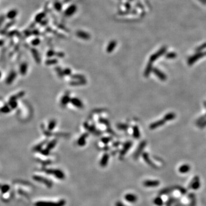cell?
<instances>
[{"instance_id": "15", "label": "cell", "mask_w": 206, "mask_h": 206, "mask_svg": "<svg viewBox=\"0 0 206 206\" xmlns=\"http://www.w3.org/2000/svg\"><path fill=\"white\" fill-rule=\"evenodd\" d=\"M109 158V156L108 154H105L104 155H103V156L102 157L101 159V161H100V166L102 167H106L108 163Z\"/></svg>"}, {"instance_id": "35", "label": "cell", "mask_w": 206, "mask_h": 206, "mask_svg": "<svg viewBox=\"0 0 206 206\" xmlns=\"http://www.w3.org/2000/svg\"><path fill=\"white\" fill-rule=\"evenodd\" d=\"M117 127L119 129H120V130L125 131L127 129H128L129 125L125 124H118L117 125Z\"/></svg>"}, {"instance_id": "52", "label": "cell", "mask_w": 206, "mask_h": 206, "mask_svg": "<svg viewBox=\"0 0 206 206\" xmlns=\"http://www.w3.org/2000/svg\"><path fill=\"white\" fill-rule=\"evenodd\" d=\"M116 206H126L125 204H124L123 203H121V202H117L115 204Z\"/></svg>"}, {"instance_id": "19", "label": "cell", "mask_w": 206, "mask_h": 206, "mask_svg": "<svg viewBox=\"0 0 206 206\" xmlns=\"http://www.w3.org/2000/svg\"><path fill=\"white\" fill-rule=\"evenodd\" d=\"M152 71H153L152 64L151 62L150 61V63L148 64L147 67H146L144 71V75L145 77H148V76L150 75V73Z\"/></svg>"}, {"instance_id": "9", "label": "cell", "mask_w": 206, "mask_h": 206, "mask_svg": "<svg viewBox=\"0 0 206 206\" xmlns=\"http://www.w3.org/2000/svg\"><path fill=\"white\" fill-rule=\"evenodd\" d=\"M160 184V182L158 180H148L144 181L143 185L147 187H157Z\"/></svg>"}, {"instance_id": "7", "label": "cell", "mask_w": 206, "mask_h": 206, "mask_svg": "<svg viewBox=\"0 0 206 206\" xmlns=\"http://www.w3.org/2000/svg\"><path fill=\"white\" fill-rule=\"evenodd\" d=\"M200 187V183L199 181V178L198 176H196L193 179L192 181L191 182V184L190 185V188L193 190H198Z\"/></svg>"}, {"instance_id": "37", "label": "cell", "mask_w": 206, "mask_h": 206, "mask_svg": "<svg viewBox=\"0 0 206 206\" xmlns=\"http://www.w3.org/2000/svg\"><path fill=\"white\" fill-rule=\"evenodd\" d=\"M10 111V107L9 105H5L4 107H2L1 109V112L2 113H8V112Z\"/></svg>"}, {"instance_id": "48", "label": "cell", "mask_w": 206, "mask_h": 206, "mask_svg": "<svg viewBox=\"0 0 206 206\" xmlns=\"http://www.w3.org/2000/svg\"><path fill=\"white\" fill-rule=\"evenodd\" d=\"M198 126H199V127H200V128H203L205 127L206 126V120H204V121L201 122V123H199Z\"/></svg>"}, {"instance_id": "33", "label": "cell", "mask_w": 206, "mask_h": 206, "mask_svg": "<svg viewBox=\"0 0 206 206\" xmlns=\"http://www.w3.org/2000/svg\"><path fill=\"white\" fill-rule=\"evenodd\" d=\"M24 95H25V92H21L20 93H17V95L13 96V97H12L10 98V100H14V101H16L17 99H20V98L22 97Z\"/></svg>"}, {"instance_id": "46", "label": "cell", "mask_w": 206, "mask_h": 206, "mask_svg": "<svg viewBox=\"0 0 206 206\" xmlns=\"http://www.w3.org/2000/svg\"><path fill=\"white\" fill-rule=\"evenodd\" d=\"M44 144H45V142L42 143H40V144H39L38 145H37L36 147H35L34 150H35V151H40L41 148H42V147L43 145H44Z\"/></svg>"}, {"instance_id": "51", "label": "cell", "mask_w": 206, "mask_h": 206, "mask_svg": "<svg viewBox=\"0 0 206 206\" xmlns=\"http://www.w3.org/2000/svg\"><path fill=\"white\" fill-rule=\"evenodd\" d=\"M55 53H56L51 50V51H49L47 53V55L48 57H52L53 56H54V55H55Z\"/></svg>"}, {"instance_id": "4", "label": "cell", "mask_w": 206, "mask_h": 206, "mask_svg": "<svg viewBox=\"0 0 206 206\" xmlns=\"http://www.w3.org/2000/svg\"><path fill=\"white\" fill-rule=\"evenodd\" d=\"M33 179H34L35 181L40 182V183H41L42 184H45V185L47 186L48 188L52 187V186L53 185L52 181L49 180H48V179H47V178H45L42 176L36 175V176H33Z\"/></svg>"}, {"instance_id": "13", "label": "cell", "mask_w": 206, "mask_h": 206, "mask_svg": "<svg viewBox=\"0 0 206 206\" xmlns=\"http://www.w3.org/2000/svg\"><path fill=\"white\" fill-rule=\"evenodd\" d=\"M125 199L128 202L134 203H136L138 200V197L135 194L133 193H127L125 195Z\"/></svg>"}, {"instance_id": "10", "label": "cell", "mask_w": 206, "mask_h": 206, "mask_svg": "<svg viewBox=\"0 0 206 206\" xmlns=\"http://www.w3.org/2000/svg\"><path fill=\"white\" fill-rule=\"evenodd\" d=\"M132 142L131 141H129V142H127L125 143L123 149L121 150L120 152L121 156H124L127 154V152L130 149L131 147H132Z\"/></svg>"}, {"instance_id": "22", "label": "cell", "mask_w": 206, "mask_h": 206, "mask_svg": "<svg viewBox=\"0 0 206 206\" xmlns=\"http://www.w3.org/2000/svg\"><path fill=\"white\" fill-rule=\"evenodd\" d=\"M133 136L136 139H139L140 137L139 129L137 125H135L133 127Z\"/></svg>"}, {"instance_id": "56", "label": "cell", "mask_w": 206, "mask_h": 206, "mask_svg": "<svg viewBox=\"0 0 206 206\" xmlns=\"http://www.w3.org/2000/svg\"><path fill=\"white\" fill-rule=\"evenodd\" d=\"M1 72H0V78H1Z\"/></svg>"}, {"instance_id": "1", "label": "cell", "mask_w": 206, "mask_h": 206, "mask_svg": "<svg viewBox=\"0 0 206 206\" xmlns=\"http://www.w3.org/2000/svg\"><path fill=\"white\" fill-rule=\"evenodd\" d=\"M66 204V201L62 199L57 202H45V201H39L35 203V206H64Z\"/></svg>"}, {"instance_id": "6", "label": "cell", "mask_w": 206, "mask_h": 206, "mask_svg": "<svg viewBox=\"0 0 206 206\" xmlns=\"http://www.w3.org/2000/svg\"><path fill=\"white\" fill-rule=\"evenodd\" d=\"M146 144H147V143H146L145 141H143V142H142V143L140 144L138 148V149L136 151L135 154H134V158H135V159H138V158L139 157V156L142 153L144 148H145Z\"/></svg>"}, {"instance_id": "17", "label": "cell", "mask_w": 206, "mask_h": 206, "mask_svg": "<svg viewBox=\"0 0 206 206\" xmlns=\"http://www.w3.org/2000/svg\"><path fill=\"white\" fill-rule=\"evenodd\" d=\"M88 135L87 133L83 134L81 136V137L78 139L77 144L79 146H84L86 144V139L88 137Z\"/></svg>"}, {"instance_id": "27", "label": "cell", "mask_w": 206, "mask_h": 206, "mask_svg": "<svg viewBox=\"0 0 206 206\" xmlns=\"http://www.w3.org/2000/svg\"><path fill=\"white\" fill-rule=\"evenodd\" d=\"M17 14V12L16 10H12L9 11L6 15L7 18L10 20H12L16 17Z\"/></svg>"}, {"instance_id": "18", "label": "cell", "mask_w": 206, "mask_h": 206, "mask_svg": "<svg viewBox=\"0 0 206 206\" xmlns=\"http://www.w3.org/2000/svg\"><path fill=\"white\" fill-rule=\"evenodd\" d=\"M190 166L188 164H183L179 167V171L181 174H186L190 171Z\"/></svg>"}, {"instance_id": "44", "label": "cell", "mask_w": 206, "mask_h": 206, "mask_svg": "<svg viewBox=\"0 0 206 206\" xmlns=\"http://www.w3.org/2000/svg\"><path fill=\"white\" fill-rule=\"evenodd\" d=\"M111 140H112V138H108V137H106V138H102L101 139V141H102V142L103 143L107 144V143H108Z\"/></svg>"}, {"instance_id": "11", "label": "cell", "mask_w": 206, "mask_h": 206, "mask_svg": "<svg viewBox=\"0 0 206 206\" xmlns=\"http://www.w3.org/2000/svg\"><path fill=\"white\" fill-rule=\"evenodd\" d=\"M143 157L144 160H145V162L147 163L150 166H151V167H152L154 169H157V166H156V165L153 163L151 160H150V157H149V155L147 154V153H143Z\"/></svg>"}, {"instance_id": "53", "label": "cell", "mask_w": 206, "mask_h": 206, "mask_svg": "<svg viewBox=\"0 0 206 206\" xmlns=\"http://www.w3.org/2000/svg\"><path fill=\"white\" fill-rule=\"evenodd\" d=\"M4 20H5V17L4 16L0 17V26L2 25V23H3V22L4 21Z\"/></svg>"}, {"instance_id": "25", "label": "cell", "mask_w": 206, "mask_h": 206, "mask_svg": "<svg viewBox=\"0 0 206 206\" xmlns=\"http://www.w3.org/2000/svg\"><path fill=\"white\" fill-rule=\"evenodd\" d=\"M116 46V42L115 41H112L109 44L107 48V51L108 53H111L113 51V49L115 48Z\"/></svg>"}, {"instance_id": "36", "label": "cell", "mask_w": 206, "mask_h": 206, "mask_svg": "<svg viewBox=\"0 0 206 206\" xmlns=\"http://www.w3.org/2000/svg\"><path fill=\"white\" fill-rule=\"evenodd\" d=\"M9 106L11 108L14 109L17 107V103L16 101H14V100H10V101L9 102Z\"/></svg>"}, {"instance_id": "30", "label": "cell", "mask_w": 206, "mask_h": 206, "mask_svg": "<svg viewBox=\"0 0 206 206\" xmlns=\"http://www.w3.org/2000/svg\"><path fill=\"white\" fill-rule=\"evenodd\" d=\"M32 53L33 55V57H34V59H35L37 63H39L40 62V59L39 57V53H38L37 51L35 49H32Z\"/></svg>"}, {"instance_id": "43", "label": "cell", "mask_w": 206, "mask_h": 206, "mask_svg": "<svg viewBox=\"0 0 206 206\" xmlns=\"http://www.w3.org/2000/svg\"><path fill=\"white\" fill-rule=\"evenodd\" d=\"M44 13H40L36 17V22H40V21L41 20V19L44 17Z\"/></svg>"}, {"instance_id": "5", "label": "cell", "mask_w": 206, "mask_h": 206, "mask_svg": "<svg viewBox=\"0 0 206 206\" xmlns=\"http://www.w3.org/2000/svg\"><path fill=\"white\" fill-rule=\"evenodd\" d=\"M166 50H167L166 47H163L162 48L160 49L159 51H157L156 53L152 54V56L150 57V61L151 62V63L155 61L159 57L162 56L163 54L165 53V52H166Z\"/></svg>"}, {"instance_id": "29", "label": "cell", "mask_w": 206, "mask_h": 206, "mask_svg": "<svg viewBox=\"0 0 206 206\" xmlns=\"http://www.w3.org/2000/svg\"><path fill=\"white\" fill-rule=\"evenodd\" d=\"M76 10V7L75 5H72L69 7L65 12V14L67 16H71L73 13H75Z\"/></svg>"}, {"instance_id": "31", "label": "cell", "mask_w": 206, "mask_h": 206, "mask_svg": "<svg viewBox=\"0 0 206 206\" xmlns=\"http://www.w3.org/2000/svg\"><path fill=\"white\" fill-rule=\"evenodd\" d=\"M56 144H57V140H53L52 141H51V142H49L48 144L47 149L49 151L52 150L53 148H54V147L56 146Z\"/></svg>"}, {"instance_id": "14", "label": "cell", "mask_w": 206, "mask_h": 206, "mask_svg": "<svg viewBox=\"0 0 206 206\" xmlns=\"http://www.w3.org/2000/svg\"><path fill=\"white\" fill-rule=\"evenodd\" d=\"M165 122H166V121H165L164 119L160 120H158L157 121L154 122V123H153L150 125V129H155L156 128L159 127H160V126H162L163 125H164Z\"/></svg>"}, {"instance_id": "21", "label": "cell", "mask_w": 206, "mask_h": 206, "mask_svg": "<svg viewBox=\"0 0 206 206\" xmlns=\"http://www.w3.org/2000/svg\"><path fill=\"white\" fill-rule=\"evenodd\" d=\"M76 35H77V36H78V37L84 40H88L90 38L89 34L84 32H82V31H78V32L76 33Z\"/></svg>"}, {"instance_id": "38", "label": "cell", "mask_w": 206, "mask_h": 206, "mask_svg": "<svg viewBox=\"0 0 206 206\" xmlns=\"http://www.w3.org/2000/svg\"><path fill=\"white\" fill-rule=\"evenodd\" d=\"M176 56H177L176 53L174 52L168 53H167L166 56L167 59H175L176 58Z\"/></svg>"}, {"instance_id": "3", "label": "cell", "mask_w": 206, "mask_h": 206, "mask_svg": "<svg viewBox=\"0 0 206 206\" xmlns=\"http://www.w3.org/2000/svg\"><path fill=\"white\" fill-rule=\"evenodd\" d=\"M205 56H206V52H198V53L195 54L194 56H191V57H190V58L188 59L187 63L189 65H192L195 63V62L198 61L199 59L200 58H202V57H204Z\"/></svg>"}, {"instance_id": "2", "label": "cell", "mask_w": 206, "mask_h": 206, "mask_svg": "<svg viewBox=\"0 0 206 206\" xmlns=\"http://www.w3.org/2000/svg\"><path fill=\"white\" fill-rule=\"evenodd\" d=\"M45 172H47L49 175H53L59 179H64V178H65V175L63 172L60 169H48L45 170Z\"/></svg>"}, {"instance_id": "28", "label": "cell", "mask_w": 206, "mask_h": 206, "mask_svg": "<svg viewBox=\"0 0 206 206\" xmlns=\"http://www.w3.org/2000/svg\"><path fill=\"white\" fill-rule=\"evenodd\" d=\"M28 70V64L24 63L21 64L20 66V73L22 75H25Z\"/></svg>"}, {"instance_id": "32", "label": "cell", "mask_w": 206, "mask_h": 206, "mask_svg": "<svg viewBox=\"0 0 206 206\" xmlns=\"http://www.w3.org/2000/svg\"><path fill=\"white\" fill-rule=\"evenodd\" d=\"M154 203L157 206H162L163 204V201L162 199L160 197H157L154 199Z\"/></svg>"}, {"instance_id": "12", "label": "cell", "mask_w": 206, "mask_h": 206, "mask_svg": "<svg viewBox=\"0 0 206 206\" xmlns=\"http://www.w3.org/2000/svg\"><path fill=\"white\" fill-rule=\"evenodd\" d=\"M71 104L74 106L78 108H83L84 107L83 103L81 101V100L77 98H72L71 99Z\"/></svg>"}, {"instance_id": "20", "label": "cell", "mask_w": 206, "mask_h": 206, "mask_svg": "<svg viewBox=\"0 0 206 206\" xmlns=\"http://www.w3.org/2000/svg\"><path fill=\"white\" fill-rule=\"evenodd\" d=\"M84 127H85V128L86 129H87V130H88L89 132H92V133L96 134V135H99V134H100L99 132L98 131H97V129H96L94 127L92 126V125L90 126V125H88V124L85 123V125H84Z\"/></svg>"}, {"instance_id": "40", "label": "cell", "mask_w": 206, "mask_h": 206, "mask_svg": "<svg viewBox=\"0 0 206 206\" xmlns=\"http://www.w3.org/2000/svg\"><path fill=\"white\" fill-rule=\"evenodd\" d=\"M57 60L56 59H52V60H48L45 62V64L48 65H54L57 63Z\"/></svg>"}, {"instance_id": "57", "label": "cell", "mask_w": 206, "mask_h": 206, "mask_svg": "<svg viewBox=\"0 0 206 206\" xmlns=\"http://www.w3.org/2000/svg\"><path fill=\"white\" fill-rule=\"evenodd\" d=\"M205 117H206V114H205Z\"/></svg>"}, {"instance_id": "49", "label": "cell", "mask_w": 206, "mask_h": 206, "mask_svg": "<svg viewBox=\"0 0 206 206\" xmlns=\"http://www.w3.org/2000/svg\"><path fill=\"white\" fill-rule=\"evenodd\" d=\"M63 72H64V75L68 76V75H71V69H69V68H66L65 69H64V71Z\"/></svg>"}, {"instance_id": "34", "label": "cell", "mask_w": 206, "mask_h": 206, "mask_svg": "<svg viewBox=\"0 0 206 206\" xmlns=\"http://www.w3.org/2000/svg\"><path fill=\"white\" fill-rule=\"evenodd\" d=\"M56 126V121L55 120H52L49 122V124L48 125L49 131H52Z\"/></svg>"}, {"instance_id": "39", "label": "cell", "mask_w": 206, "mask_h": 206, "mask_svg": "<svg viewBox=\"0 0 206 206\" xmlns=\"http://www.w3.org/2000/svg\"><path fill=\"white\" fill-rule=\"evenodd\" d=\"M71 77L76 80H84L85 77L81 75H73L71 76Z\"/></svg>"}, {"instance_id": "45", "label": "cell", "mask_w": 206, "mask_h": 206, "mask_svg": "<svg viewBox=\"0 0 206 206\" xmlns=\"http://www.w3.org/2000/svg\"><path fill=\"white\" fill-rule=\"evenodd\" d=\"M99 121L100 122V123H101L102 124H105V125H109V121L107 120H106V119H102V118H101V119H99Z\"/></svg>"}, {"instance_id": "16", "label": "cell", "mask_w": 206, "mask_h": 206, "mask_svg": "<svg viewBox=\"0 0 206 206\" xmlns=\"http://www.w3.org/2000/svg\"><path fill=\"white\" fill-rule=\"evenodd\" d=\"M16 75L17 74L16 73V72L14 71L11 72L9 74V76H8V77L6 78V83L8 84H10L12 83L13 81L15 80Z\"/></svg>"}, {"instance_id": "47", "label": "cell", "mask_w": 206, "mask_h": 206, "mask_svg": "<svg viewBox=\"0 0 206 206\" xmlns=\"http://www.w3.org/2000/svg\"><path fill=\"white\" fill-rule=\"evenodd\" d=\"M40 42V40L39 39H36L33 40L32 41V44L34 46H36V45H39Z\"/></svg>"}, {"instance_id": "8", "label": "cell", "mask_w": 206, "mask_h": 206, "mask_svg": "<svg viewBox=\"0 0 206 206\" xmlns=\"http://www.w3.org/2000/svg\"><path fill=\"white\" fill-rule=\"evenodd\" d=\"M153 72L154 73L156 76L159 78L160 80L165 81L167 80V76L162 72V71L159 70L157 68H153Z\"/></svg>"}, {"instance_id": "41", "label": "cell", "mask_w": 206, "mask_h": 206, "mask_svg": "<svg viewBox=\"0 0 206 206\" xmlns=\"http://www.w3.org/2000/svg\"><path fill=\"white\" fill-rule=\"evenodd\" d=\"M56 71H57V72L58 73V75H59V76H60V77H61V78L63 77V76H64V72L62 71L61 68H59V67H57V68H56Z\"/></svg>"}, {"instance_id": "55", "label": "cell", "mask_w": 206, "mask_h": 206, "mask_svg": "<svg viewBox=\"0 0 206 206\" xmlns=\"http://www.w3.org/2000/svg\"><path fill=\"white\" fill-rule=\"evenodd\" d=\"M2 185H1V184H0V190H1V187H2Z\"/></svg>"}, {"instance_id": "42", "label": "cell", "mask_w": 206, "mask_h": 206, "mask_svg": "<svg viewBox=\"0 0 206 206\" xmlns=\"http://www.w3.org/2000/svg\"><path fill=\"white\" fill-rule=\"evenodd\" d=\"M205 48H206V43H204V44H203V45H200V47L197 48L196 49V52H200V51H203V49H204Z\"/></svg>"}, {"instance_id": "54", "label": "cell", "mask_w": 206, "mask_h": 206, "mask_svg": "<svg viewBox=\"0 0 206 206\" xmlns=\"http://www.w3.org/2000/svg\"><path fill=\"white\" fill-rule=\"evenodd\" d=\"M3 44V41H0V45H1Z\"/></svg>"}, {"instance_id": "50", "label": "cell", "mask_w": 206, "mask_h": 206, "mask_svg": "<svg viewBox=\"0 0 206 206\" xmlns=\"http://www.w3.org/2000/svg\"><path fill=\"white\" fill-rule=\"evenodd\" d=\"M41 153L42 154H43L45 156H47L49 154V151L47 149H45V150H43L41 151Z\"/></svg>"}, {"instance_id": "26", "label": "cell", "mask_w": 206, "mask_h": 206, "mask_svg": "<svg viewBox=\"0 0 206 206\" xmlns=\"http://www.w3.org/2000/svg\"><path fill=\"white\" fill-rule=\"evenodd\" d=\"M175 117H176V114L172 113V112H171V113H168L166 115L164 116L163 119L165 121H167L172 120H174Z\"/></svg>"}, {"instance_id": "23", "label": "cell", "mask_w": 206, "mask_h": 206, "mask_svg": "<svg viewBox=\"0 0 206 206\" xmlns=\"http://www.w3.org/2000/svg\"><path fill=\"white\" fill-rule=\"evenodd\" d=\"M86 80H78L77 81H71V82L69 83V84L72 86H77V85H85L86 84Z\"/></svg>"}, {"instance_id": "24", "label": "cell", "mask_w": 206, "mask_h": 206, "mask_svg": "<svg viewBox=\"0 0 206 206\" xmlns=\"http://www.w3.org/2000/svg\"><path fill=\"white\" fill-rule=\"evenodd\" d=\"M71 98L69 97V96L68 95H65L63 96V97L62 98L61 101V104L62 106H66L67 104L69 102H71Z\"/></svg>"}]
</instances>
